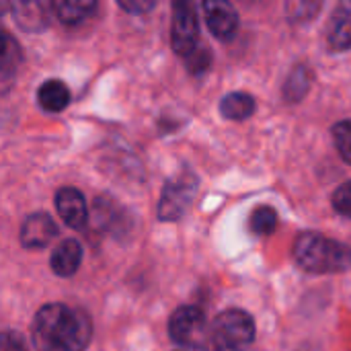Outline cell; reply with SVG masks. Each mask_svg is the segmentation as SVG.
Wrapping results in <instances>:
<instances>
[{
	"instance_id": "6da1fadb",
	"label": "cell",
	"mask_w": 351,
	"mask_h": 351,
	"mask_svg": "<svg viewBox=\"0 0 351 351\" xmlns=\"http://www.w3.org/2000/svg\"><path fill=\"white\" fill-rule=\"evenodd\" d=\"M31 335L37 351H84L93 337V321L84 311L53 302L39 308Z\"/></svg>"
},
{
	"instance_id": "7a4b0ae2",
	"label": "cell",
	"mask_w": 351,
	"mask_h": 351,
	"mask_svg": "<svg viewBox=\"0 0 351 351\" xmlns=\"http://www.w3.org/2000/svg\"><path fill=\"white\" fill-rule=\"evenodd\" d=\"M294 261L308 274H341L351 267V251L319 232H302L292 249Z\"/></svg>"
},
{
	"instance_id": "3957f363",
	"label": "cell",
	"mask_w": 351,
	"mask_h": 351,
	"mask_svg": "<svg viewBox=\"0 0 351 351\" xmlns=\"http://www.w3.org/2000/svg\"><path fill=\"white\" fill-rule=\"evenodd\" d=\"M255 341V321L249 313L230 308L220 313L208 327L206 348L210 351H245Z\"/></svg>"
},
{
	"instance_id": "277c9868",
	"label": "cell",
	"mask_w": 351,
	"mask_h": 351,
	"mask_svg": "<svg viewBox=\"0 0 351 351\" xmlns=\"http://www.w3.org/2000/svg\"><path fill=\"white\" fill-rule=\"evenodd\" d=\"M197 187H199L197 177L187 169L171 177L162 187V195L158 202V218L162 222H175L183 218L189 206L193 204Z\"/></svg>"
},
{
	"instance_id": "5b68a950",
	"label": "cell",
	"mask_w": 351,
	"mask_h": 351,
	"mask_svg": "<svg viewBox=\"0 0 351 351\" xmlns=\"http://www.w3.org/2000/svg\"><path fill=\"white\" fill-rule=\"evenodd\" d=\"M169 335L175 343L187 348H206L208 321L199 306H181L169 321Z\"/></svg>"
},
{
	"instance_id": "8992f818",
	"label": "cell",
	"mask_w": 351,
	"mask_h": 351,
	"mask_svg": "<svg viewBox=\"0 0 351 351\" xmlns=\"http://www.w3.org/2000/svg\"><path fill=\"white\" fill-rule=\"evenodd\" d=\"M171 43L177 56L187 58L199 45V23L193 4L175 2L173 4V23H171Z\"/></svg>"
},
{
	"instance_id": "52a82bcc",
	"label": "cell",
	"mask_w": 351,
	"mask_h": 351,
	"mask_svg": "<svg viewBox=\"0 0 351 351\" xmlns=\"http://www.w3.org/2000/svg\"><path fill=\"white\" fill-rule=\"evenodd\" d=\"M204 14L210 33L220 41H230L239 31V12L230 2L208 0L204 2Z\"/></svg>"
},
{
	"instance_id": "ba28073f",
	"label": "cell",
	"mask_w": 351,
	"mask_h": 351,
	"mask_svg": "<svg viewBox=\"0 0 351 351\" xmlns=\"http://www.w3.org/2000/svg\"><path fill=\"white\" fill-rule=\"evenodd\" d=\"M56 210L60 218L74 230H80L88 222L86 199L80 189L76 187H62L56 193Z\"/></svg>"
},
{
	"instance_id": "9c48e42d",
	"label": "cell",
	"mask_w": 351,
	"mask_h": 351,
	"mask_svg": "<svg viewBox=\"0 0 351 351\" xmlns=\"http://www.w3.org/2000/svg\"><path fill=\"white\" fill-rule=\"evenodd\" d=\"M58 237V226L53 218L45 212L31 214L21 228V245L25 249H45Z\"/></svg>"
},
{
	"instance_id": "30bf717a",
	"label": "cell",
	"mask_w": 351,
	"mask_h": 351,
	"mask_svg": "<svg viewBox=\"0 0 351 351\" xmlns=\"http://www.w3.org/2000/svg\"><path fill=\"white\" fill-rule=\"evenodd\" d=\"M21 62L23 51L19 41L8 31L0 29V95H6L12 88Z\"/></svg>"
},
{
	"instance_id": "8fae6325",
	"label": "cell",
	"mask_w": 351,
	"mask_h": 351,
	"mask_svg": "<svg viewBox=\"0 0 351 351\" xmlns=\"http://www.w3.org/2000/svg\"><path fill=\"white\" fill-rule=\"evenodd\" d=\"M327 43L333 51H346L351 47V0L335 6L327 25Z\"/></svg>"
},
{
	"instance_id": "7c38bea8",
	"label": "cell",
	"mask_w": 351,
	"mask_h": 351,
	"mask_svg": "<svg viewBox=\"0 0 351 351\" xmlns=\"http://www.w3.org/2000/svg\"><path fill=\"white\" fill-rule=\"evenodd\" d=\"M14 14V21L27 29V31H41L47 27L49 12L53 10L51 4L41 2V0H25V2H14L8 6Z\"/></svg>"
},
{
	"instance_id": "4fadbf2b",
	"label": "cell",
	"mask_w": 351,
	"mask_h": 351,
	"mask_svg": "<svg viewBox=\"0 0 351 351\" xmlns=\"http://www.w3.org/2000/svg\"><path fill=\"white\" fill-rule=\"evenodd\" d=\"M82 263V247L76 239H66L62 241L49 259L51 271L60 278H72Z\"/></svg>"
},
{
	"instance_id": "5bb4252c",
	"label": "cell",
	"mask_w": 351,
	"mask_h": 351,
	"mask_svg": "<svg viewBox=\"0 0 351 351\" xmlns=\"http://www.w3.org/2000/svg\"><path fill=\"white\" fill-rule=\"evenodd\" d=\"M93 226L101 232H109L115 234L123 228L125 222V212L111 199L107 197H97L95 208H93Z\"/></svg>"
},
{
	"instance_id": "9a60e30c",
	"label": "cell",
	"mask_w": 351,
	"mask_h": 351,
	"mask_svg": "<svg viewBox=\"0 0 351 351\" xmlns=\"http://www.w3.org/2000/svg\"><path fill=\"white\" fill-rule=\"evenodd\" d=\"M37 101H39V105H41L43 111H47V113H60V111H64L70 105V90H68V86L62 80L51 78V80H45L39 86Z\"/></svg>"
},
{
	"instance_id": "2e32d148",
	"label": "cell",
	"mask_w": 351,
	"mask_h": 351,
	"mask_svg": "<svg viewBox=\"0 0 351 351\" xmlns=\"http://www.w3.org/2000/svg\"><path fill=\"white\" fill-rule=\"evenodd\" d=\"M257 109V103L255 99L249 95V93H228L226 97H222L220 101V113L226 117V119H232V121H243V119H249Z\"/></svg>"
},
{
	"instance_id": "e0dca14e",
	"label": "cell",
	"mask_w": 351,
	"mask_h": 351,
	"mask_svg": "<svg viewBox=\"0 0 351 351\" xmlns=\"http://www.w3.org/2000/svg\"><path fill=\"white\" fill-rule=\"evenodd\" d=\"M56 16L66 25H78L97 10L95 0H60L51 2Z\"/></svg>"
},
{
	"instance_id": "ac0fdd59",
	"label": "cell",
	"mask_w": 351,
	"mask_h": 351,
	"mask_svg": "<svg viewBox=\"0 0 351 351\" xmlns=\"http://www.w3.org/2000/svg\"><path fill=\"white\" fill-rule=\"evenodd\" d=\"M311 82H313V74H311L308 66H304V64L296 66L288 74V80L284 84V97H286V101H290V103L302 101L306 97L308 88H311Z\"/></svg>"
},
{
	"instance_id": "d6986e66",
	"label": "cell",
	"mask_w": 351,
	"mask_h": 351,
	"mask_svg": "<svg viewBox=\"0 0 351 351\" xmlns=\"http://www.w3.org/2000/svg\"><path fill=\"white\" fill-rule=\"evenodd\" d=\"M249 226L255 234L259 237H267L276 230L278 226V214L274 208L269 206H259L255 208V212L251 214V220H249Z\"/></svg>"
},
{
	"instance_id": "ffe728a7",
	"label": "cell",
	"mask_w": 351,
	"mask_h": 351,
	"mask_svg": "<svg viewBox=\"0 0 351 351\" xmlns=\"http://www.w3.org/2000/svg\"><path fill=\"white\" fill-rule=\"evenodd\" d=\"M321 8H323V4H321V2H315V0L288 2V4H286L288 19H290L292 23H306V21H313Z\"/></svg>"
},
{
	"instance_id": "44dd1931",
	"label": "cell",
	"mask_w": 351,
	"mask_h": 351,
	"mask_svg": "<svg viewBox=\"0 0 351 351\" xmlns=\"http://www.w3.org/2000/svg\"><path fill=\"white\" fill-rule=\"evenodd\" d=\"M333 140H335V146H337L341 158L348 165H351V119L339 121L333 125Z\"/></svg>"
},
{
	"instance_id": "7402d4cb",
	"label": "cell",
	"mask_w": 351,
	"mask_h": 351,
	"mask_svg": "<svg viewBox=\"0 0 351 351\" xmlns=\"http://www.w3.org/2000/svg\"><path fill=\"white\" fill-rule=\"evenodd\" d=\"M185 62H187V70H189L191 74L199 76V74H204V72L210 68V64H212V53H210V49H208L206 45H197V49H195L193 53H189V56L185 58Z\"/></svg>"
},
{
	"instance_id": "603a6c76",
	"label": "cell",
	"mask_w": 351,
	"mask_h": 351,
	"mask_svg": "<svg viewBox=\"0 0 351 351\" xmlns=\"http://www.w3.org/2000/svg\"><path fill=\"white\" fill-rule=\"evenodd\" d=\"M333 210L346 218H351V181L343 183L341 187H337V191L331 197Z\"/></svg>"
},
{
	"instance_id": "cb8c5ba5",
	"label": "cell",
	"mask_w": 351,
	"mask_h": 351,
	"mask_svg": "<svg viewBox=\"0 0 351 351\" xmlns=\"http://www.w3.org/2000/svg\"><path fill=\"white\" fill-rule=\"evenodd\" d=\"M0 351H29L16 331H0Z\"/></svg>"
},
{
	"instance_id": "d4e9b609",
	"label": "cell",
	"mask_w": 351,
	"mask_h": 351,
	"mask_svg": "<svg viewBox=\"0 0 351 351\" xmlns=\"http://www.w3.org/2000/svg\"><path fill=\"white\" fill-rule=\"evenodd\" d=\"M119 6L128 12H148L154 8V2L152 0H132V2H119Z\"/></svg>"
},
{
	"instance_id": "484cf974",
	"label": "cell",
	"mask_w": 351,
	"mask_h": 351,
	"mask_svg": "<svg viewBox=\"0 0 351 351\" xmlns=\"http://www.w3.org/2000/svg\"><path fill=\"white\" fill-rule=\"evenodd\" d=\"M179 351H181V350H179Z\"/></svg>"
}]
</instances>
